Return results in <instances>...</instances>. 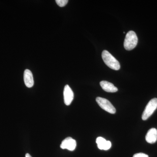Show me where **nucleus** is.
I'll return each instance as SVG.
<instances>
[{"label": "nucleus", "instance_id": "f03ea898", "mask_svg": "<svg viewBox=\"0 0 157 157\" xmlns=\"http://www.w3.org/2000/svg\"><path fill=\"white\" fill-rule=\"evenodd\" d=\"M138 42V38L134 31H130L127 33L124 41V47L126 50L131 51L136 47Z\"/></svg>", "mask_w": 157, "mask_h": 157}, {"label": "nucleus", "instance_id": "ddd939ff", "mask_svg": "<svg viewBox=\"0 0 157 157\" xmlns=\"http://www.w3.org/2000/svg\"><path fill=\"white\" fill-rule=\"evenodd\" d=\"M133 157H149L148 155L143 153H139L135 154Z\"/></svg>", "mask_w": 157, "mask_h": 157}, {"label": "nucleus", "instance_id": "7ed1b4c3", "mask_svg": "<svg viewBox=\"0 0 157 157\" xmlns=\"http://www.w3.org/2000/svg\"><path fill=\"white\" fill-rule=\"evenodd\" d=\"M157 108V98H155L149 101L146 106L142 115L143 121L147 120L153 113Z\"/></svg>", "mask_w": 157, "mask_h": 157}, {"label": "nucleus", "instance_id": "4468645a", "mask_svg": "<svg viewBox=\"0 0 157 157\" xmlns=\"http://www.w3.org/2000/svg\"><path fill=\"white\" fill-rule=\"evenodd\" d=\"M25 157H32L31 156V155L30 154H29L27 153L25 155Z\"/></svg>", "mask_w": 157, "mask_h": 157}, {"label": "nucleus", "instance_id": "39448f33", "mask_svg": "<svg viewBox=\"0 0 157 157\" xmlns=\"http://www.w3.org/2000/svg\"><path fill=\"white\" fill-rule=\"evenodd\" d=\"M76 147V140L71 137L65 138L62 142L60 147L63 149H67L70 151H73Z\"/></svg>", "mask_w": 157, "mask_h": 157}, {"label": "nucleus", "instance_id": "0eeeda50", "mask_svg": "<svg viewBox=\"0 0 157 157\" xmlns=\"http://www.w3.org/2000/svg\"><path fill=\"white\" fill-rule=\"evenodd\" d=\"M24 80L26 86L31 88L33 86L34 81L33 74L30 70L26 69L24 73Z\"/></svg>", "mask_w": 157, "mask_h": 157}, {"label": "nucleus", "instance_id": "9d476101", "mask_svg": "<svg viewBox=\"0 0 157 157\" xmlns=\"http://www.w3.org/2000/svg\"><path fill=\"white\" fill-rule=\"evenodd\" d=\"M107 140L102 137H98L96 139V143L98 144V147L99 149L101 150L102 146L104 145V143L106 142Z\"/></svg>", "mask_w": 157, "mask_h": 157}, {"label": "nucleus", "instance_id": "1a4fd4ad", "mask_svg": "<svg viewBox=\"0 0 157 157\" xmlns=\"http://www.w3.org/2000/svg\"><path fill=\"white\" fill-rule=\"evenodd\" d=\"M100 85L105 91L109 93H115L117 92V87L111 82L107 81H102L100 82Z\"/></svg>", "mask_w": 157, "mask_h": 157}, {"label": "nucleus", "instance_id": "20e7f679", "mask_svg": "<svg viewBox=\"0 0 157 157\" xmlns=\"http://www.w3.org/2000/svg\"><path fill=\"white\" fill-rule=\"evenodd\" d=\"M96 100L98 105L102 109L111 114L115 113L116 110L115 107L108 100L101 97L96 98Z\"/></svg>", "mask_w": 157, "mask_h": 157}, {"label": "nucleus", "instance_id": "f8f14e48", "mask_svg": "<svg viewBox=\"0 0 157 157\" xmlns=\"http://www.w3.org/2000/svg\"><path fill=\"white\" fill-rule=\"evenodd\" d=\"M111 147V143L110 141H106V142L104 144L103 147H102V150H104L107 151L109 149L110 147Z\"/></svg>", "mask_w": 157, "mask_h": 157}, {"label": "nucleus", "instance_id": "9b49d317", "mask_svg": "<svg viewBox=\"0 0 157 157\" xmlns=\"http://www.w3.org/2000/svg\"><path fill=\"white\" fill-rule=\"evenodd\" d=\"M56 2L58 6L60 7H64L67 4L68 0H56Z\"/></svg>", "mask_w": 157, "mask_h": 157}, {"label": "nucleus", "instance_id": "f257e3e1", "mask_svg": "<svg viewBox=\"0 0 157 157\" xmlns=\"http://www.w3.org/2000/svg\"><path fill=\"white\" fill-rule=\"evenodd\" d=\"M102 57L104 63L110 69L115 70H118L120 69L119 62L107 50L103 51Z\"/></svg>", "mask_w": 157, "mask_h": 157}, {"label": "nucleus", "instance_id": "6e6552de", "mask_svg": "<svg viewBox=\"0 0 157 157\" xmlns=\"http://www.w3.org/2000/svg\"><path fill=\"white\" fill-rule=\"evenodd\" d=\"M145 139L147 143L154 144L157 140V130L155 128L150 129L147 133Z\"/></svg>", "mask_w": 157, "mask_h": 157}, {"label": "nucleus", "instance_id": "423d86ee", "mask_svg": "<svg viewBox=\"0 0 157 157\" xmlns=\"http://www.w3.org/2000/svg\"><path fill=\"white\" fill-rule=\"evenodd\" d=\"M64 101L67 106L71 104L74 98V94L71 88L68 85L65 86L63 91Z\"/></svg>", "mask_w": 157, "mask_h": 157}]
</instances>
